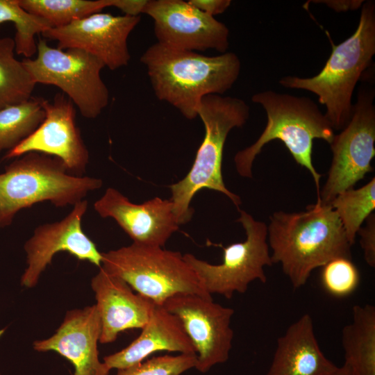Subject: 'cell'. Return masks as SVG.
Returning a JSON list of instances; mask_svg holds the SVG:
<instances>
[{
  "mask_svg": "<svg viewBox=\"0 0 375 375\" xmlns=\"http://www.w3.org/2000/svg\"><path fill=\"white\" fill-rule=\"evenodd\" d=\"M267 242L272 263H279L294 289L311 272L337 258L351 259L349 242L335 211L317 200L300 212L278 211L269 217Z\"/></svg>",
  "mask_w": 375,
  "mask_h": 375,
  "instance_id": "6da1fadb",
  "label": "cell"
},
{
  "mask_svg": "<svg viewBox=\"0 0 375 375\" xmlns=\"http://www.w3.org/2000/svg\"><path fill=\"white\" fill-rule=\"evenodd\" d=\"M156 97L186 119L197 117L201 99L222 95L237 81L241 62L233 52L208 56L156 42L140 57Z\"/></svg>",
  "mask_w": 375,
  "mask_h": 375,
  "instance_id": "7a4b0ae2",
  "label": "cell"
},
{
  "mask_svg": "<svg viewBox=\"0 0 375 375\" xmlns=\"http://www.w3.org/2000/svg\"><path fill=\"white\" fill-rule=\"evenodd\" d=\"M251 100L265 110L267 124L255 142L235 154L234 162L238 174L242 177L251 178L256 157L265 144L278 140L296 162L309 171L318 195L322 175L312 162L313 140L322 139L330 144L335 135L325 114L307 97L265 90L254 94Z\"/></svg>",
  "mask_w": 375,
  "mask_h": 375,
  "instance_id": "3957f363",
  "label": "cell"
},
{
  "mask_svg": "<svg viewBox=\"0 0 375 375\" xmlns=\"http://www.w3.org/2000/svg\"><path fill=\"white\" fill-rule=\"evenodd\" d=\"M375 54V3L364 1L357 28L340 44L332 43L330 57L315 76H286L280 79L284 88L309 91L325 106L326 118L334 131L342 130L352 116V96L358 81Z\"/></svg>",
  "mask_w": 375,
  "mask_h": 375,
  "instance_id": "277c9868",
  "label": "cell"
},
{
  "mask_svg": "<svg viewBox=\"0 0 375 375\" xmlns=\"http://www.w3.org/2000/svg\"><path fill=\"white\" fill-rule=\"evenodd\" d=\"M250 115V108L242 99L210 94L204 97L197 111L205 128V135L188 174L170 185L173 210L179 225L189 222L193 215L190 202L203 188L225 194L238 208L239 196L226 187L222 172L224 144L229 132L243 126Z\"/></svg>",
  "mask_w": 375,
  "mask_h": 375,
  "instance_id": "5b68a950",
  "label": "cell"
},
{
  "mask_svg": "<svg viewBox=\"0 0 375 375\" xmlns=\"http://www.w3.org/2000/svg\"><path fill=\"white\" fill-rule=\"evenodd\" d=\"M102 184L100 178L69 174L58 158L26 153L0 174V227L10 226L19 210L40 202L49 201L56 207L74 206Z\"/></svg>",
  "mask_w": 375,
  "mask_h": 375,
  "instance_id": "8992f818",
  "label": "cell"
},
{
  "mask_svg": "<svg viewBox=\"0 0 375 375\" xmlns=\"http://www.w3.org/2000/svg\"><path fill=\"white\" fill-rule=\"evenodd\" d=\"M101 255L100 267L157 305L179 294L212 297L178 251L133 242Z\"/></svg>",
  "mask_w": 375,
  "mask_h": 375,
  "instance_id": "52a82bcc",
  "label": "cell"
},
{
  "mask_svg": "<svg viewBox=\"0 0 375 375\" xmlns=\"http://www.w3.org/2000/svg\"><path fill=\"white\" fill-rule=\"evenodd\" d=\"M36 54L22 60L35 84L58 87L88 119L108 105L109 90L101 77L105 65L97 57L78 49L55 48L42 39Z\"/></svg>",
  "mask_w": 375,
  "mask_h": 375,
  "instance_id": "ba28073f",
  "label": "cell"
},
{
  "mask_svg": "<svg viewBox=\"0 0 375 375\" xmlns=\"http://www.w3.org/2000/svg\"><path fill=\"white\" fill-rule=\"evenodd\" d=\"M239 211L240 215L237 221L245 231L246 240L222 247L221 264H210L191 253L183 255L202 287L210 295L217 294L231 299L235 293H244L253 281L265 283L267 277L264 268L273 264L267 242V226L247 212Z\"/></svg>",
  "mask_w": 375,
  "mask_h": 375,
  "instance_id": "9c48e42d",
  "label": "cell"
},
{
  "mask_svg": "<svg viewBox=\"0 0 375 375\" xmlns=\"http://www.w3.org/2000/svg\"><path fill=\"white\" fill-rule=\"evenodd\" d=\"M374 94L372 86L359 88L350 121L329 144L332 162L326 183L317 199L323 204H328L340 193L353 188L373 171L371 162L375 156Z\"/></svg>",
  "mask_w": 375,
  "mask_h": 375,
  "instance_id": "30bf717a",
  "label": "cell"
},
{
  "mask_svg": "<svg viewBox=\"0 0 375 375\" xmlns=\"http://www.w3.org/2000/svg\"><path fill=\"white\" fill-rule=\"evenodd\" d=\"M162 306L178 317L192 343L196 369L206 373L228 360L234 335L233 308L215 303L212 297L188 293L171 297Z\"/></svg>",
  "mask_w": 375,
  "mask_h": 375,
  "instance_id": "8fae6325",
  "label": "cell"
},
{
  "mask_svg": "<svg viewBox=\"0 0 375 375\" xmlns=\"http://www.w3.org/2000/svg\"><path fill=\"white\" fill-rule=\"evenodd\" d=\"M142 14L153 22L157 42L175 49L227 52L229 29L183 0H147Z\"/></svg>",
  "mask_w": 375,
  "mask_h": 375,
  "instance_id": "7c38bea8",
  "label": "cell"
},
{
  "mask_svg": "<svg viewBox=\"0 0 375 375\" xmlns=\"http://www.w3.org/2000/svg\"><path fill=\"white\" fill-rule=\"evenodd\" d=\"M42 106L45 112L42 124L8 151L3 159H15L36 151L58 158L69 174L82 176L89 162V152L76 124L74 104L65 94L58 93L51 101L42 99Z\"/></svg>",
  "mask_w": 375,
  "mask_h": 375,
  "instance_id": "4fadbf2b",
  "label": "cell"
},
{
  "mask_svg": "<svg viewBox=\"0 0 375 375\" xmlns=\"http://www.w3.org/2000/svg\"><path fill=\"white\" fill-rule=\"evenodd\" d=\"M88 202L83 199L61 220L37 226L33 235L24 243L27 267L20 284L26 288L35 287L53 256L66 251L79 260L88 261L100 267L102 255L95 244L84 233L82 219Z\"/></svg>",
  "mask_w": 375,
  "mask_h": 375,
  "instance_id": "5bb4252c",
  "label": "cell"
},
{
  "mask_svg": "<svg viewBox=\"0 0 375 375\" xmlns=\"http://www.w3.org/2000/svg\"><path fill=\"white\" fill-rule=\"evenodd\" d=\"M140 19V15L97 12L67 25L51 28L42 35L57 41L59 49L83 50L110 70H116L128 64V38Z\"/></svg>",
  "mask_w": 375,
  "mask_h": 375,
  "instance_id": "9a60e30c",
  "label": "cell"
},
{
  "mask_svg": "<svg viewBox=\"0 0 375 375\" xmlns=\"http://www.w3.org/2000/svg\"><path fill=\"white\" fill-rule=\"evenodd\" d=\"M94 208L101 217L115 219L133 242L140 244L163 247L179 228L169 199L155 197L137 204L108 188L94 202Z\"/></svg>",
  "mask_w": 375,
  "mask_h": 375,
  "instance_id": "2e32d148",
  "label": "cell"
},
{
  "mask_svg": "<svg viewBox=\"0 0 375 375\" xmlns=\"http://www.w3.org/2000/svg\"><path fill=\"white\" fill-rule=\"evenodd\" d=\"M101 331L96 305L68 310L55 333L35 340L33 349L53 351L65 357L74 367V375H108L111 370L99 358L98 342Z\"/></svg>",
  "mask_w": 375,
  "mask_h": 375,
  "instance_id": "e0dca14e",
  "label": "cell"
},
{
  "mask_svg": "<svg viewBox=\"0 0 375 375\" xmlns=\"http://www.w3.org/2000/svg\"><path fill=\"white\" fill-rule=\"evenodd\" d=\"M91 288L101 324L99 343H111L122 331L142 328L147 322L155 303L135 294L122 278L99 267L91 280Z\"/></svg>",
  "mask_w": 375,
  "mask_h": 375,
  "instance_id": "ac0fdd59",
  "label": "cell"
},
{
  "mask_svg": "<svg viewBox=\"0 0 375 375\" xmlns=\"http://www.w3.org/2000/svg\"><path fill=\"white\" fill-rule=\"evenodd\" d=\"M139 336L123 349L105 356L110 369H122L138 364L157 351L196 354L181 322L162 306L154 304Z\"/></svg>",
  "mask_w": 375,
  "mask_h": 375,
  "instance_id": "d6986e66",
  "label": "cell"
},
{
  "mask_svg": "<svg viewBox=\"0 0 375 375\" xmlns=\"http://www.w3.org/2000/svg\"><path fill=\"white\" fill-rule=\"evenodd\" d=\"M337 368L319 346L311 316L304 314L278 338L267 375H328Z\"/></svg>",
  "mask_w": 375,
  "mask_h": 375,
  "instance_id": "ffe728a7",
  "label": "cell"
},
{
  "mask_svg": "<svg viewBox=\"0 0 375 375\" xmlns=\"http://www.w3.org/2000/svg\"><path fill=\"white\" fill-rule=\"evenodd\" d=\"M344 366L351 375H375V306L355 305L352 322L343 327Z\"/></svg>",
  "mask_w": 375,
  "mask_h": 375,
  "instance_id": "44dd1931",
  "label": "cell"
},
{
  "mask_svg": "<svg viewBox=\"0 0 375 375\" xmlns=\"http://www.w3.org/2000/svg\"><path fill=\"white\" fill-rule=\"evenodd\" d=\"M15 54L14 39L0 38V110L29 99L35 85Z\"/></svg>",
  "mask_w": 375,
  "mask_h": 375,
  "instance_id": "7402d4cb",
  "label": "cell"
},
{
  "mask_svg": "<svg viewBox=\"0 0 375 375\" xmlns=\"http://www.w3.org/2000/svg\"><path fill=\"white\" fill-rule=\"evenodd\" d=\"M42 99L31 97L0 110V153L15 147L42 124L45 117Z\"/></svg>",
  "mask_w": 375,
  "mask_h": 375,
  "instance_id": "603a6c76",
  "label": "cell"
},
{
  "mask_svg": "<svg viewBox=\"0 0 375 375\" xmlns=\"http://www.w3.org/2000/svg\"><path fill=\"white\" fill-rule=\"evenodd\" d=\"M26 11L47 20L52 28L60 27L100 12L106 7L119 8L121 0H18Z\"/></svg>",
  "mask_w": 375,
  "mask_h": 375,
  "instance_id": "cb8c5ba5",
  "label": "cell"
},
{
  "mask_svg": "<svg viewBox=\"0 0 375 375\" xmlns=\"http://www.w3.org/2000/svg\"><path fill=\"white\" fill-rule=\"evenodd\" d=\"M328 204L337 213L350 244H353L362 223L375 209V178L360 188L340 193Z\"/></svg>",
  "mask_w": 375,
  "mask_h": 375,
  "instance_id": "d4e9b609",
  "label": "cell"
},
{
  "mask_svg": "<svg viewBox=\"0 0 375 375\" xmlns=\"http://www.w3.org/2000/svg\"><path fill=\"white\" fill-rule=\"evenodd\" d=\"M6 22L15 26V53L25 58H31L37 53L36 35L52 28L44 19L24 10L18 0H0V24Z\"/></svg>",
  "mask_w": 375,
  "mask_h": 375,
  "instance_id": "484cf974",
  "label": "cell"
},
{
  "mask_svg": "<svg viewBox=\"0 0 375 375\" xmlns=\"http://www.w3.org/2000/svg\"><path fill=\"white\" fill-rule=\"evenodd\" d=\"M196 354L179 353L152 357L128 367L117 369L116 375H181L195 368Z\"/></svg>",
  "mask_w": 375,
  "mask_h": 375,
  "instance_id": "4316f807",
  "label": "cell"
},
{
  "mask_svg": "<svg viewBox=\"0 0 375 375\" xmlns=\"http://www.w3.org/2000/svg\"><path fill=\"white\" fill-rule=\"evenodd\" d=\"M322 282L326 290L336 297H344L357 288L360 275L351 259L337 258L324 265Z\"/></svg>",
  "mask_w": 375,
  "mask_h": 375,
  "instance_id": "83f0119b",
  "label": "cell"
},
{
  "mask_svg": "<svg viewBox=\"0 0 375 375\" xmlns=\"http://www.w3.org/2000/svg\"><path fill=\"white\" fill-rule=\"evenodd\" d=\"M372 213L366 219L367 226L361 227L358 233L360 236V243L364 252V258L369 266H375V218Z\"/></svg>",
  "mask_w": 375,
  "mask_h": 375,
  "instance_id": "f1b7e54d",
  "label": "cell"
},
{
  "mask_svg": "<svg viewBox=\"0 0 375 375\" xmlns=\"http://www.w3.org/2000/svg\"><path fill=\"white\" fill-rule=\"evenodd\" d=\"M191 5L203 13L215 17L224 12L231 6V0H188Z\"/></svg>",
  "mask_w": 375,
  "mask_h": 375,
  "instance_id": "f546056e",
  "label": "cell"
},
{
  "mask_svg": "<svg viewBox=\"0 0 375 375\" xmlns=\"http://www.w3.org/2000/svg\"><path fill=\"white\" fill-rule=\"evenodd\" d=\"M364 1L363 0H321L312 2L324 3L336 12H344L358 10L362 7Z\"/></svg>",
  "mask_w": 375,
  "mask_h": 375,
  "instance_id": "4dcf8cb0",
  "label": "cell"
},
{
  "mask_svg": "<svg viewBox=\"0 0 375 375\" xmlns=\"http://www.w3.org/2000/svg\"><path fill=\"white\" fill-rule=\"evenodd\" d=\"M328 375H351V374L349 372V371L347 369V368L342 365L340 367H338V368L334 372L329 374Z\"/></svg>",
  "mask_w": 375,
  "mask_h": 375,
  "instance_id": "1f68e13d",
  "label": "cell"
},
{
  "mask_svg": "<svg viewBox=\"0 0 375 375\" xmlns=\"http://www.w3.org/2000/svg\"><path fill=\"white\" fill-rule=\"evenodd\" d=\"M1 375V374H0Z\"/></svg>",
  "mask_w": 375,
  "mask_h": 375,
  "instance_id": "d6a6232c",
  "label": "cell"
}]
</instances>
